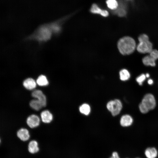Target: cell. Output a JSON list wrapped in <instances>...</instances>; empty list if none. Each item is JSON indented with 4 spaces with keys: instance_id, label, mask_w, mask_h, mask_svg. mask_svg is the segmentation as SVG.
Returning <instances> with one entry per match:
<instances>
[{
    "instance_id": "cell-17",
    "label": "cell",
    "mask_w": 158,
    "mask_h": 158,
    "mask_svg": "<svg viewBox=\"0 0 158 158\" xmlns=\"http://www.w3.org/2000/svg\"><path fill=\"white\" fill-rule=\"evenodd\" d=\"M106 3L107 7L113 11L116 9L119 5L117 0H106Z\"/></svg>"
},
{
    "instance_id": "cell-30",
    "label": "cell",
    "mask_w": 158,
    "mask_h": 158,
    "mask_svg": "<svg viewBox=\"0 0 158 158\" xmlns=\"http://www.w3.org/2000/svg\"></svg>"
},
{
    "instance_id": "cell-21",
    "label": "cell",
    "mask_w": 158,
    "mask_h": 158,
    "mask_svg": "<svg viewBox=\"0 0 158 158\" xmlns=\"http://www.w3.org/2000/svg\"><path fill=\"white\" fill-rule=\"evenodd\" d=\"M79 111L82 114L87 115L90 111V107L88 104H84L80 107Z\"/></svg>"
},
{
    "instance_id": "cell-13",
    "label": "cell",
    "mask_w": 158,
    "mask_h": 158,
    "mask_svg": "<svg viewBox=\"0 0 158 158\" xmlns=\"http://www.w3.org/2000/svg\"><path fill=\"white\" fill-rule=\"evenodd\" d=\"M133 122V119L129 115L126 114L123 116L121 118L120 123L121 125L123 127L128 126L131 125Z\"/></svg>"
},
{
    "instance_id": "cell-7",
    "label": "cell",
    "mask_w": 158,
    "mask_h": 158,
    "mask_svg": "<svg viewBox=\"0 0 158 158\" xmlns=\"http://www.w3.org/2000/svg\"><path fill=\"white\" fill-rule=\"evenodd\" d=\"M40 119L36 115L32 114L27 118L26 123L31 128H34L37 127L40 124Z\"/></svg>"
},
{
    "instance_id": "cell-29",
    "label": "cell",
    "mask_w": 158,
    "mask_h": 158,
    "mask_svg": "<svg viewBox=\"0 0 158 158\" xmlns=\"http://www.w3.org/2000/svg\"><path fill=\"white\" fill-rule=\"evenodd\" d=\"M146 77L147 78H148L150 76V75L148 73H146V74L145 75Z\"/></svg>"
},
{
    "instance_id": "cell-23",
    "label": "cell",
    "mask_w": 158,
    "mask_h": 158,
    "mask_svg": "<svg viewBox=\"0 0 158 158\" xmlns=\"http://www.w3.org/2000/svg\"><path fill=\"white\" fill-rule=\"evenodd\" d=\"M150 55L155 60L158 59V51L152 49L150 53Z\"/></svg>"
},
{
    "instance_id": "cell-27",
    "label": "cell",
    "mask_w": 158,
    "mask_h": 158,
    "mask_svg": "<svg viewBox=\"0 0 158 158\" xmlns=\"http://www.w3.org/2000/svg\"><path fill=\"white\" fill-rule=\"evenodd\" d=\"M110 158H120L118 153L114 152L112 154V156Z\"/></svg>"
},
{
    "instance_id": "cell-6",
    "label": "cell",
    "mask_w": 158,
    "mask_h": 158,
    "mask_svg": "<svg viewBox=\"0 0 158 158\" xmlns=\"http://www.w3.org/2000/svg\"><path fill=\"white\" fill-rule=\"evenodd\" d=\"M31 95L33 97L36 98L41 102L43 107L46 106L47 104L46 97L41 90H35L33 91Z\"/></svg>"
},
{
    "instance_id": "cell-11",
    "label": "cell",
    "mask_w": 158,
    "mask_h": 158,
    "mask_svg": "<svg viewBox=\"0 0 158 158\" xmlns=\"http://www.w3.org/2000/svg\"><path fill=\"white\" fill-rule=\"evenodd\" d=\"M42 121L45 123H49L52 121L53 116L52 114L47 110L42 112L40 114Z\"/></svg>"
},
{
    "instance_id": "cell-2",
    "label": "cell",
    "mask_w": 158,
    "mask_h": 158,
    "mask_svg": "<svg viewBox=\"0 0 158 158\" xmlns=\"http://www.w3.org/2000/svg\"><path fill=\"white\" fill-rule=\"evenodd\" d=\"M121 101L116 99L109 101L107 104V107L113 116H116L119 114L122 109Z\"/></svg>"
},
{
    "instance_id": "cell-22",
    "label": "cell",
    "mask_w": 158,
    "mask_h": 158,
    "mask_svg": "<svg viewBox=\"0 0 158 158\" xmlns=\"http://www.w3.org/2000/svg\"><path fill=\"white\" fill-rule=\"evenodd\" d=\"M146 77L145 75L144 74H142L136 78V81L139 85H141L145 79Z\"/></svg>"
},
{
    "instance_id": "cell-8",
    "label": "cell",
    "mask_w": 158,
    "mask_h": 158,
    "mask_svg": "<svg viewBox=\"0 0 158 158\" xmlns=\"http://www.w3.org/2000/svg\"><path fill=\"white\" fill-rule=\"evenodd\" d=\"M17 136L22 142H26L29 140L30 135L28 130L25 128H22L17 132Z\"/></svg>"
},
{
    "instance_id": "cell-16",
    "label": "cell",
    "mask_w": 158,
    "mask_h": 158,
    "mask_svg": "<svg viewBox=\"0 0 158 158\" xmlns=\"http://www.w3.org/2000/svg\"><path fill=\"white\" fill-rule=\"evenodd\" d=\"M142 62L145 66H154L156 65L155 60L150 55L145 56L142 59Z\"/></svg>"
},
{
    "instance_id": "cell-24",
    "label": "cell",
    "mask_w": 158,
    "mask_h": 158,
    "mask_svg": "<svg viewBox=\"0 0 158 158\" xmlns=\"http://www.w3.org/2000/svg\"><path fill=\"white\" fill-rule=\"evenodd\" d=\"M138 40L139 42L149 40L148 36L145 34L140 35L138 37Z\"/></svg>"
},
{
    "instance_id": "cell-20",
    "label": "cell",
    "mask_w": 158,
    "mask_h": 158,
    "mask_svg": "<svg viewBox=\"0 0 158 158\" xmlns=\"http://www.w3.org/2000/svg\"><path fill=\"white\" fill-rule=\"evenodd\" d=\"M120 79L122 81L127 80L129 79L130 77V73L126 69H123L119 72Z\"/></svg>"
},
{
    "instance_id": "cell-3",
    "label": "cell",
    "mask_w": 158,
    "mask_h": 158,
    "mask_svg": "<svg viewBox=\"0 0 158 158\" xmlns=\"http://www.w3.org/2000/svg\"><path fill=\"white\" fill-rule=\"evenodd\" d=\"M141 103L149 111L154 109L156 105L154 97L150 93L147 94L144 96Z\"/></svg>"
},
{
    "instance_id": "cell-25",
    "label": "cell",
    "mask_w": 158,
    "mask_h": 158,
    "mask_svg": "<svg viewBox=\"0 0 158 158\" xmlns=\"http://www.w3.org/2000/svg\"><path fill=\"white\" fill-rule=\"evenodd\" d=\"M139 107L140 111L143 114L147 113L149 111V110L145 107L141 103L139 104Z\"/></svg>"
},
{
    "instance_id": "cell-14",
    "label": "cell",
    "mask_w": 158,
    "mask_h": 158,
    "mask_svg": "<svg viewBox=\"0 0 158 158\" xmlns=\"http://www.w3.org/2000/svg\"><path fill=\"white\" fill-rule=\"evenodd\" d=\"M113 13L119 17H123L126 14V8L122 3H119L118 7L116 9L113 11Z\"/></svg>"
},
{
    "instance_id": "cell-9",
    "label": "cell",
    "mask_w": 158,
    "mask_h": 158,
    "mask_svg": "<svg viewBox=\"0 0 158 158\" xmlns=\"http://www.w3.org/2000/svg\"><path fill=\"white\" fill-rule=\"evenodd\" d=\"M38 142L33 140L30 141L28 145V150L29 153L32 154H34L38 153L40 150Z\"/></svg>"
},
{
    "instance_id": "cell-5",
    "label": "cell",
    "mask_w": 158,
    "mask_h": 158,
    "mask_svg": "<svg viewBox=\"0 0 158 158\" xmlns=\"http://www.w3.org/2000/svg\"><path fill=\"white\" fill-rule=\"evenodd\" d=\"M90 11L92 13L100 15L104 17H107L109 15L108 11L105 9L101 8L96 4H92L90 9Z\"/></svg>"
},
{
    "instance_id": "cell-18",
    "label": "cell",
    "mask_w": 158,
    "mask_h": 158,
    "mask_svg": "<svg viewBox=\"0 0 158 158\" xmlns=\"http://www.w3.org/2000/svg\"><path fill=\"white\" fill-rule=\"evenodd\" d=\"M36 82L38 85L41 86H47L49 84V82L46 77L43 75H41L38 78Z\"/></svg>"
},
{
    "instance_id": "cell-12",
    "label": "cell",
    "mask_w": 158,
    "mask_h": 158,
    "mask_svg": "<svg viewBox=\"0 0 158 158\" xmlns=\"http://www.w3.org/2000/svg\"><path fill=\"white\" fill-rule=\"evenodd\" d=\"M36 82L33 79L29 78L24 80L23 85L26 89L31 90L34 89L36 87Z\"/></svg>"
},
{
    "instance_id": "cell-19",
    "label": "cell",
    "mask_w": 158,
    "mask_h": 158,
    "mask_svg": "<svg viewBox=\"0 0 158 158\" xmlns=\"http://www.w3.org/2000/svg\"><path fill=\"white\" fill-rule=\"evenodd\" d=\"M30 105L32 108L36 111L39 110L43 107L41 102L37 99L31 100Z\"/></svg>"
},
{
    "instance_id": "cell-10",
    "label": "cell",
    "mask_w": 158,
    "mask_h": 158,
    "mask_svg": "<svg viewBox=\"0 0 158 158\" xmlns=\"http://www.w3.org/2000/svg\"><path fill=\"white\" fill-rule=\"evenodd\" d=\"M51 32L49 30L46 28H42L39 31L38 38L40 40H47L50 38Z\"/></svg>"
},
{
    "instance_id": "cell-15",
    "label": "cell",
    "mask_w": 158,
    "mask_h": 158,
    "mask_svg": "<svg viewBox=\"0 0 158 158\" xmlns=\"http://www.w3.org/2000/svg\"><path fill=\"white\" fill-rule=\"evenodd\" d=\"M145 154L147 158H155L157 156V152L155 148L149 147L146 150Z\"/></svg>"
},
{
    "instance_id": "cell-1",
    "label": "cell",
    "mask_w": 158,
    "mask_h": 158,
    "mask_svg": "<svg viewBox=\"0 0 158 158\" xmlns=\"http://www.w3.org/2000/svg\"><path fill=\"white\" fill-rule=\"evenodd\" d=\"M117 47L120 53L123 55L132 54L136 48L135 40L129 36H126L121 38L118 42Z\"/></svg>"
},
{
    "instance_id": "cell-4",
    "label": "cell",
    "mask_w": 158,
    "mask_h": 158,
    "mask_svg": "<svg viewBox=\"0 0 158 158\" xmlns=\"http://www.w3.org/2000/svg\"><path fill=\"white\" fill-rule=\"evenodd\" d=\"M137 51L141 53H149L152 49V44L149 40L139 42L136 47Z\"/></svg>"
},
{
    "instance_id": "cell-28",
    "label": "cell",
    "mask_w": 158,
    "mask_h": 158,
    "mask_svg": "<svg viewBox=\"0 0 158 158\" xmlns=\"http://www.w3.org/2000/svg\"><path fill=\"white\" fill-rule=\"evenodd\" d=\"M148 83L150 85H151L153 83V81L151 79H150L148 80Z\"/></svg>"
},
{
    "instance_id": "cell-26",
    "label": "cell",
    "mask_w": 158,
    "mask_h": 158,
    "mask_svg": "<svg viewBox=\"0 0 158 158\" xmlns=\"http://www.w3.org/2000/svg\"><path fill=\"white\" fill-rule=\"evenodd\" d=\"M53 29L55 32H58L60 30L59 26L56 25H53L52 26Z\"/></svg>"
}]
</instances>
